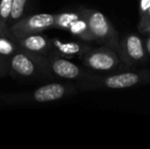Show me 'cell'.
Listing matches in <instances>:
<instances>
[{
	"instance_id": "obj_3",
	"label": "cell",
	"mask_w": 150,
	"mask_h": 149,
	"mask_svg": "<svg viewBox=\"0 0 150 149\" xmlns=\"http://www.w3.org/2000/svg\"><path fill=\"white\" fill-rule=\"evenodd\" d=\"M78 11L85 20L93 41L119 52L120 35L102 12L86 7H80Z\"/></svg>"
},
{
	"instance_id": "obj_6",
	"label": "cell",
	"mask_w": 150,
	"mask_h": 149,
	"mask_svg": "<svg viewBox=\"0 0 150 149\" xmlns=\"http://www.w3.org/2000/svg\"><path fill=\"white\" fill-rule=\"evenodd\" d=\"M9 72L21 79L48 78L42 55L20 49L9 58Z\"/></svg>"
},
{
	"instance_id": "obj_5",
	"label": "cell",
	"mask_w": 150,
	"mask_h": 149,
	"mask_svg": "<svg viewBox=\"0 0 150 149\" xmlns=\"http://www.w3.org/2000/svg\"><path fill=\"white\" fill-rule=\"evenodd\" d=\"M80 59L88 70L94 71L97 74L115 72L127 68L115 50L102 45L98 48L92 47Z\"/></svg>"
},
{
	"instance_id": "obj_15",
	"label": "cell",
	"mask_w": 150,
	"mask_h": 149,
	"mask_svg": "<svg viewBox=\"0 0 150 149\" xmlns=\"http://www.w3.org/2000/svg\"><path fill=\"white\" fill-rule=\"evenodd\" d=\"M12 0H0V24L7 28V23L11 11Z\"/></svg>"
},
{
	"instance_id": "obj_14",
	"label": "cell",
	"mask_w": 150,
	"mask_h": 149,
	"mask_svg": "<svg viewBox=\"0 0 150 149\" xmlns=\"http://www.w3.org/2000/svg\"><path fill=\"white\" fill-rule=\"evenodd\" d=\"M27 4H28V0H12L11 11H10V16L7 23V28L24 18Z\"/></svg>"
},
{
	"instance_id": "obj_8",
	"label": "cell",
	"mask_w": 150,
	"mask_h": 149,
	"mask_svg": "<svg viewBox=\"0 0 150 149\" xmlns=\"http://www.w3.org/2000/svg\"><path fill=\"white\" fill-rule=\"evenodd\" d=\"M119 55L127 66L133 68L139 64H142L147 58V49L142 38L136 34L127 35L120 42Z\"/></svg>"
},
{
	"instance_id": "obj_4",
	"label": "cell",
	"mask_w": 150,
	"mask_h": 149,
	"mask_svg": "<svg viewBox=\"0 0 150 149\" xmlns=\"http://www.w3.org/2000/svg\"><path fill=\"white\" fill-rule=\"evenodd\" d=\"M44 68L47 77L50 79H59L62 81L80 83L92 79L97 73L78 66L69 58L58 55H42Z\"/></svg>"
},
{
	"instance_id": "obj_2",
	"label": "cell",
	"mask_w": 150,
	"mask_h": 149,
	"mask_svg": "<svg viewBox=\"0 0 150 149\" xmlns=\"http://www.w3.org/2000/svg\"><path fill=\"white\" fill-rule=\"evenodd\" d=\"M150 83V68L148 70L124 71L115 74H96L92 79L77 83L80 92L94 90H117L146 85Z\"/></svg>"
},
{
	"instance_id": "obj_20",
	"label": "cell",
	"mask_w": 150,
	"mask_h": 149,
	"mask_svg": "<svg viewBox=\"0 0 150 149\" xmlns=\"http://www.w3.org/2000/svg\"><path fill=\"white\" fill-rule=\"evenodd\" d=\"M148 49L150 50V39H149V41H148ZM150 52V51H149Z\"/></svg>"
},
{
	"instance_id": "obj_19",
	"label": "cell",
	"mask_w": 150,
	"mask_h": 149,
	"mask_svg": "<svg viewBox=\"0 0 150 149\" xmlns=\"http://www.w3.org/2000/svg\"><path fill=\"white\" fill-rule=\"evenodd\" d=\"M5 30H7V28H4V27L0 24V31H5Z\"/></svg>"
},
{
	"instance_id": "obj_13",
	"label": "cell",
	"mask_w": 150,
	"mask_h": 149,
	"mask_svg": "<svg viewBox=\"0 0 150 149\" xmlns=\"http://www.w3.org/2000/svg\"><path fill=\"white\" fill-rule=\"evenodd\" d=\"M54 16H55L54 29L67 31V29L71 25V23L75 22L80 16V14L78 12V10H76V11L59 12V13H55Z\"/></svg>"
},
{
	"instance_id": "obj_12",
	"label": "cell",
	"mask_w": 150,
	"mask_h": 149,
	"mask_svg": "<svg viewBox=\"0 0 150 149\" xmlns=\"http://www.w3.org/2000/svg\"><path fill=\"white\" fill-rule=\"evenodd\" d=\"M67 31H69L71 35L78 37L79 39H81L83 42H87V43H89V42H94L89 30H88L87 25H86L85 20H84L83 18L81 16V14H80V16L75 22L71 23V25L69 27Z\"/></svg>"
},
{
	"instance_id": "obj_1",
	"label": "cell",
	"mask_w": 150,
	"mask_h": 149,
	"mask_svg": "<svg viewBox=\"0 0 150 149\" xmlns=\"http://www.w3.org/2000/svg\"><path fill=\"white\" fill-rule=\"evenodd\" d=\"M79 92L80 89L77 83L67 81L53 82L31 91L7 94L2 97V100L6 104H38L62 100Z\"/></svg>"
},
{
	"instance_id": "obj_10",
	"label": "cell",
	"mask_w": 150,
	"mask_h": 149,
	"mask_svg": "<svg viewBox=\"0 0 150 149\" xmlns=\"http://www.w3.org/2000/svg\"><path fill=\"white\" fill-rule=\"evenodd\" d=\"M16 41L21 49L28 52L39 55H49L50 53V38L43 33H36L18 38Z\"/></svg>"
},
{
	"instance_id": "obj_18",
	"label": "cell",
	"mask_w": 150,
	"mask_h": 149,
	"mask_svg": "<svg viewBox=\"0 0 150 149\" xmlns=\"http://www.w3.org/2000/svg\"><path fill=\"white\" fill-rule=\"evenodd\" d=\"M150 7V0H140V16H143Z\"/></svg>"
},
{
	"instance_id": "obj_16",
	"label": "cell",
	"mask_w": 150,
	"mask_h": 149,
	"mask_svg": "<svg viewBox=\"0 0 150 149\" xmlns=\"http://www.w3.org/2000/svg\"><path fill=\"white\" fill-rule=\"evenodd\" d=\"M138 29L143 34H150V7L143 16H140Z\"/></svg>"
},
{
	"instance_id": "obj_7",
	"label": "cell",
	"mask_w": 150,
	"mask_h": 149,
	"mask_svg": "<svg viewBox=\"0 0 150 149\" xmlns=\"http://www.w3.org/2000/svg\"><path fill=\"white\" fill-rule=\"evenodd\" d=\"M55 16L53 13H36L24 16L7 28L12 38L18 39L36 33H43L46 30L54 29Z\"/></svg>"
},
{
	"instance_id": "obj_11",
	"label": "cell",
	"mask_w": 150,
	"mask_h": 149,
	"mask_svg": "<svg viewBox=\"0 0 150 149\" xmlns=\"http://www.w3.org/2000/svg\"><path fill=\"white\" fill-rule=\"evenodd\" d=\"M20 49L16 39L10 36L8 30L0 31V55L9 59Z\"/></svg>"
},
{
	"instance_id": "obj_9",
	"label": "cell",
	"mask_w": 150,
	"mask_h": 149,
	"mask_svg": "<svg viewBox=\"0 0 150 149\" xmlns=\"http://www.w3.org/2000/svg\"><path fill=\"white\" fill-rule=\"evenodd\" d=\"M92 46L87 42L63 41L57 38H50V53L65 58L81 57L84 53L90 50Z\"/></svg>"
},
{
	"instance_id": "obj_17",
	"label": "cell",
	"mask_w": 150,
	"mask_h": 149,
	"mask_svg": "<svg viewBox=\"0 0 150 149\" xmlns=\"http://www.w3.org/2000/svg\"><path fill=\"white\" fill-rule=\"evenodd\" d=\"M9 73V59L0 55V78H3Z\"/></svg>"
}]
</instances>
